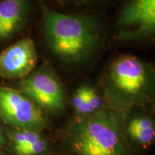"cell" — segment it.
Instances as JSON below:
<instances>
[{
	"label": "cell",
	"instance_id": "cell-1",
	"mask_svg": "<svg viewBox=\"0 0 155 155\" xmlns=\"http://www.w3.org/2000/svg\"><path fill=\"white\" fill-rule=\"evenodd\" d=\"M65 155H137L122 131V114L108 106L75 118L57 146Z\"/></svg>",
	"mask_w": 155,
	"mask_h": 155
},
{
	"label": "cell",
	"instance_id": "cell-2",
	"mask_svg": "<svg viewBox=\"0 0 155 155\" xmlns=\"http://www.w3.org/2000/svg\"><path fill=\"white\" fill-rule=\"evenodd\" d=\"M43 27L50 50L67 63L87 59L99 43L98 22L93 17L63 14L47 9Z\"/></svg>",
	"mask_w": 155,
	"mask_h": 155
},
{
	"label": "cell",
	"instance_id": "cell-3",
	"mask_svg": "<svg viewBox=\"0 0 155 155\" xmlns=\"http://www.w3.org/2000/svg\"><path fill=\"white\" fill-rule=\"evenodd\" d=\"M107 106L119 112L146 104L152 97L144 64L134 56H122L111 65L106 91Z\"/></svg>",
	"mask_w": 155,
	"mask_h": 155
},
{
	"label": "cell",
	"instance_id": "cell-4",
	"mask_svg": "<svg viewBox=\"0 0 155 155\" xmlns=\"http://www.w3.org/2000/svg\"><path fill=\"white\" fill-rule=\"evenodd\" d=\"M16 89L44 112L60 114L66 108V96L63 85L48 66L35 69L21 80Z\"/></svg>",
	"mask_w": 155,
	"mask_h": 155
},
{
	"label": "cell",
	"instance_id": "cell-5",
	"mask_svg": "<svg viewBox=\"0 0 155 155\" xmlns=\"http://www.w3.org/2000/svg\"><path fill=\"white\" fill-rule=\"evenodd\" d=\"M0 122L5 127L44 131L48 121L44 111L16 88L0 86Z\"/></svg>",
	"mask_w": 155,
	"mask_h": 155
},
{
	"label": "cell",
	"instance_id": "cell-6",
	"mask_svg": "<svg viewBox=\"0 0 155 155\" xmlns=\"http://www.w3.org/2000/svg\"><path fill=\"white\" fill-rule=\"evenodd\" d=\"M155 30V0H129L118 19L119 35L135 40L152 35Z\"/></svg>",
	"mask_w": 155,
	"mask_h": 155
},
{
	"label": "cell",
	"instance_id": "cell-7",
	"mask_svg": "<svg viewBox=\"0 0 155 155\" xmlns=\"http://www.w3.org/2000/svg\"><path fill=\"white\" fill-rule=\"evenodd\" d=\"M37 63L34 41L30 38L21 39L0 52V77L22 80L35 69Z\"/></svg>",
	"mask_w": 155,
	"mask_h": 155
},
{
	"label": "cell",
	"instance_id": "cell-8",
	"mask_svg": "<svg viewBox=\"0 0 155 155\" xmlns=\"http://www.w3.org/2000/svg\"><path fill=\"white\" fill-rule=\"evenodd\" d=\"M8 155H48L58 150L57 145L44 134L32 129L7 127Z\"/></svg>",
	"mask_w": 155,
	"mask_h": 155
},
{
	"label": "cell",
	"instance_id": "cell-9",
	"mask_svg": "<svg viewBox=\"0 0 155 155\" xmlns=\"http://www.w3.org/2000/svg\"><path fill=\"white\" fill-rule=\"evenodd\" d=\"M122 131L127 144L137 155L146 153L155 143V124L142 113L121 112Z\"/></svg>",
	"mask_w": 155,
	"mask_h": 155
},
{
	"label": "cell",
	"instance_id": "cell-10",
	"mask_svg": "<svg viewBox=\"0 0 155 155\" xmlns=\"http://www.w3.org/2000/svg\"><path fill=\"white\" fill-rule=\"evenodd\" d=\"M28 9V0L0 2V42L11 38L22 28Z\"/></svg>",
	"mask_w": 155,
	"mask_h": 155
},
{
	"label": "cell",
	"instance_id": "cell-11",
	"mask_svg": "<svg viewBox=\"0 0 155 155\" xmlns=\"http://www.w3.org/2000/svg\"><path fill=\"white\" fill-rule=\"evenodd\" d=\"M83 88L86 98L87 116L91 115L106 107V106L104 105V99L96 89L89 86H83Z\"/></svg>",
	"mask_w": 155,
	"mask_h": 155
},
{
	"label": "cell",
	"instance_id": "cell-12",
	"mask_svg": "<svg viewBox=\"0 0 155 155\" xmlns=\"http://www.w3.org/2000/svg\"><path fill=\"white\" fill-rule=\"evenodd\" d=\"M72 106L76 118L87 116L86 108V98L83 86L75 90L72 97Z\"/></svg>",
	"mask_w": 155,
	"mask_h": 155
},
{
	"label": "cell",
	"instance_id": "cell-13",
	"mask_svg": "<svg viewBox=\"0 0 155 155\" xmlns=\"http://www.w3.org/2000/svg\"><path fill=\"white\" fill-rule=\"evenodd\" d=\"M7 142V128L0 122V150H5Z\"/></svg>",
	"mask_w": 155,
	"mask_h": 155
},
{
	"label": "cell",
	"instance_id": "cell-14",
	"mask_svg": "<svg viewBox=\"0 0 155 155\" xmlns=\"http://www.w3.org/2000/svg\"><path fill=\"white\" fill-rule=\"evenodd\" d=\"M48 155H65V154H63V153L60 152L59 151L57 150V151H55V152L51 153V154H48Z\"/></svg>",
	"mask_w": 155,
	"mask_h": 155
},
{
	"label": "cell",
	"instance_id": "cell-15",
	"mask_svg": "<svg viewBox=\"0 0 155 155\" xmlns=\"http://www.w3.org/2000/svg\"><path fill=\"white\" fill-rule=\"evenodd\" d=\"M0 155H8L5 150H0Z\"/></svg>",
	"mask_w": 155,
	"mask_h": 155
},
{
	"label": "cell",
	"instance_id": "cell-16",
	"mask_svg": "<svg viewBox=\"0 0 155 155\" xmlns=\"http://www.w3.org/2000/svg\"><path fill=\"white\" fill-rule=\"evenodd\" d=\"M70 1H73V2H88V1H91V0H70Z\"/></svg>",
	"mask_w": 155,
	"mask_h": 155
}]
</instances>
